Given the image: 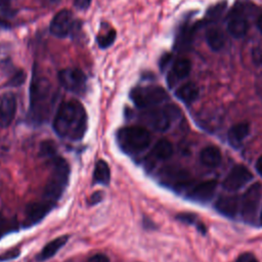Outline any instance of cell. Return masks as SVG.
<instances>
[{"instance_id": "1f68e13d", "label": "cell", "mask_w": 262, "mask_h": 262, "mask_svg": "<svg viewBox=\"0 0 262 262\" xmlns=\"http://www.w3.org/2000/svg\"><path fill=\"white\" fill-rule=\"evenodd\" d=\"M12 228V225L2 216H0V237L9 231Z\"/></svg>"}, {"instance_id": "83f0119b", "label": "cell", "mask_w": 262, "mask_h": 262, "mask_svg": "<svg viewBox=\"0 0 262 262\" xmlns=\"http://www.w3.org/2000/svg\"><path fill=\"white\" fill-rule=\"evenodd\" d=\"M40 152H41V155H42L43 157H45L46 159L52 160L53 158L56 157L55 147H54V144H53L51 141H45V142H43L42 145H41Z\"/></svg>"}, {"instance_id": "74e56055", "label": "cell", "mask_w": 262, "mask_h": 262, "mask_svg": "<svg viewBox=\"0 0 262 262\" xmlns=\"http://www.w3.org/2000/svg\"><path fill=\"white\" fill-rule=\"evenodd\" d=\"M255 168H256L257 172L262 176V156L259 157V159L257 160L256 165H255Z\"/></svg>"}, {"instance_id": "4316f807", "label": "cell", "mask_w": 262, "mask_h": 262, "mask_svg": "<svg viewBox=\"0 0 262 262\" xmlns=\"http://www.w3.org/2000/svg\"><path fill=\"white\" fill-rule=\"evenodd\" d=\"M116 39V31L114 29H110L107 32H104V34H99L96 38L98 46L102 49L110 47Z\"/></svg>"}, {"instance_id": "44dd1931", "label": "cell", "mask_w": 262, "mask_h": 262, "mask_svg": "<svg viewBox=\"0 0 262 262\" xmlns=\"http://www.w3.org/2000/svg\"><path fill=\"white\" fill-rule=\"evenodd\" d=\"M205 38L208 46L214 51L221 50L226 42L224 33L219 28L215 27H212L206 31Z\"/></svg>"}, {"instance_id": "8fae6325", "label": "cell", "mask_w": 262, "mask_h": 262, "mask_svg": "<svg viewBox=\"0 0 262 262\" xmlns=\"http://www.w3.org/2000/svg\"><path fill=\"white\" fill-rule=\"evenodd\" d=\"M73 25L74 20L72 12L68 9H62L58 11L52 18L49 30L53 36L57 38H62L69 35L70 31L73 28Z\"/></svg>"}, {"instance_id": "6da1fadb", "label": "cell", "mask_w": 262, "mask_h": 262, "mask_svg": "<svg viewBox=\"0 0 262 262\" xmlns=\"http://www.w3.org/2000/svg\"><path fill=\"white\" fill-rule=\"evenodd\" d=\"M53 128L62 138L82 139L87 129V114L84 106L77 100L61 103L55 114Z\"/></svg>"}, {"instance_id": "e0dca14e", "label": "cell", "mask_w": 262, "mask_h": 262, "mask_svg": "<svg viewBox=\"0 0 262 262\" xmlns=\"http://www.w3.org/2000/svg\"><path fill=\"white\" fill-rule=\"evenodd\" d=\"M215 209L226 217H235L241 210V198L237 195H222L216 201Z\"/></svg>"}, {"instance_id": "30bf717a", "label": "cell", "mask_w": 262, "mask_h": 262, "mask_svg": "<svg viewBox=\"0 0 262 262\" xmlns=\"http://www.w3.org/2000/svg\"><path fill=\"white\" fill-rule=\"evenodd\" d=\"M253 179L251 171L243 165H235L222 182V186L227 191H236Z\"/></svg>"}, {"instance_id": "f35d334b", "label": "cell", "mask_w": 262, "mask_h": 262, "mask_svg": "<svg viewBox=\"0 0 262 262\" xmlns=\"http://www.w3.org/2000/svg\"><path fill=\"white\" fill-rule=\"evenodd\" d=\"M256 27L257 29L260 31V33H262V14H260L256 20Z\"/></svg>"}, {"instance_id": "7a4b0ae2", "label": "cell", "mask_w": 262, "mask_h": 262, "mask_svg": "<svg viewBox=\"0 0 262 262\" xmlns=\"http://www.w3.org/2000/svg\"><path fill=\"white\" fill-rule=\"evenodd\" d=\"M51 164V172L44 188V198L45 201L53 204L61 196L68 185L70 167L67 161L59 157L53 158Z\"/></svg>"}, {"instance_id": "f1b7e54d", "label": "cell", "mask_w": 262, "mask_h": 262, "mask_svg": "<svg viewBox=\"0 0 262 262\" xmlns=\"http://www.w3.org/2000/svg\"><path fill=\"white\" fill-rule=\"evenodd\" d=\"M225 8V2L223 3H220L216 6H214L207 14V19L210 20V21H215L218 19V17L222 14L223 10Z\"/></svg>"}, {"instance_id": "7402d4cb", "label": "cell", "mask_w": 262, "mask_h": 262, "mask_svg": "<svg viewBox=\"0 0 262 262\" xmlns=\"http://www.w3.org/2000/svg\"><path fill=\"white\" fill-rule=\"evenodd\" d=\"M68 239H69V235H62V236H59V237L54 238L53 241L49 242L39 253V255L37 256V260L44 261V260L51 258L52 256H54L57 253V251L61 247H63L66 245Z\"/></svg>"}, {"instance_id": "cb8c5ba5", "label": "cell", "mask_w": 262, "mask_h": 262, "mask_svg": "<svg viewBox=\"0 0 262 262\" xmlns=\"http://www.w3.org/2000/svg\"><path fill=\"white\" fill-rule=\"evenodd\" d=\"M111 179V172L107 163L103 160H99L95 164L94 172H93V181L95 183H100L103 185H107Z\"/></svg>"}, {"instance_id": "ab89813d", "label": "cell", "mask_w": 262, "mask_h": 262, "mask_svg": "<svg viewBox=\"0 0 262 262\" xmlns=\"http://www.w3.org/2000/svg\"><path fill=\"white\" fill-rule=\"evenodd\" d=\"M49 4H57L60 0H46Z\"/></svg>"}, {"instance_id": "8992f818", "label": "cell", "mask_w": 262, "mask_h": 262, "mask_svg": "<svg viewBox=\"0 0 262 262\" xmlns=\"http://www.w3.org/2000/svg\"><path fill=\"white\" fill-rule=\"evenodd\" d=\"M179 115V110L175 105H168L164 108L149 107L141 114V121L154 130L164 132L169 129L171 121Z\"/></svg>"}, {"instance_id": "603a6c76", "label": "cell", "mask_w": 262, "mask_h": 262, "mask_svg": "<svg viewBox=\"0 0 262 262\" xmlns=\"http://www.w3.org/2000/svg\"><path fill=\"white\" fill-rule=\"evenodd\" d=\"M192 36H193L192 26H190V24L183 25L176 39L175 45L177 50H186L192 42Z\"/></svg>"}, {"instance_id": "836d02e7", "label": "cell", "mask_w": 262, "mask_h": 262, "mask_svg": "<svg viewBox=\"0 0 262 262\" xmlns=\"http://www.w3.org/2000/svg\"><path fill=\"white\" fill-rule=\"evenodd\" d=\"M19 255V251L18 250H10L5 252L4 254H2L0 256V261H6V260H10V259H14Z\"/></svg>"}, {"instance_id": "7c38bea8", "label": "cell", "mask_w": 262, "mask_h": 262, "mask_svg": "<svg viewBox=\"0 0 262 262\" xmlns=\"http://www.w3.org/2000/svg\"><path fill=\"white\" fill-rule=\"evenodd\" d=\"M16 113V97L12 92H6L0 97V127H8Z\"/></svg>"}, {"instance_id": "4fadbf2b", "label": "cell", "mask_w": 262, "mask_h": 262, "mask_svg": "<svg viewBox=\"0 0 262 262\" xmlns=\"http://www.w3.org/2000/svg\"><path fill=\"white\" fill-rule=\"evenodd\" d=\"M52 205V203L45 200L42 202H34L29 204L25 211L24 224L26 226H31L41 221L51 210Z\"/></svg>"}, {"instance_id": "5bb4252c", "label": "cell", "mask_w": 262, "mask_h": 262, "mask_svg": "<svg viewBox=\"0 0 262 262\" xmlns=\"http://www.w3.org/2000/svg\"><path fill=\"white\" fill-rule=\"evenodd\" d=\"M161 178L164 183L171 185L175 189H181L190 182V176L185 170L172 167L163 170Z\"/></svg>"}, {"instance_id": "5b68a950", "label": "cell", "mask_w": 262, "mask_h": 262, "mask_svg": "<svg viewBox=\"0 0 262 262\" xmlns=\"http://www.w3.org/2000/svg\"><path fill=\"white\" fill-rule=\"evenodd\" d=\"M130 97L134 104L140 108L154 107L168 99V94L160 86H139L132 89Z\"/></svg>"}, {"instance_id": "8d00e7d4", "label": "cell", "mask_w": 262, "mask_h": 262, "mask_svg": "<svg viewBox=\"0 0 262 262\" xmlns=\"http://www.w3.org/2000/svg\"><path fill=\"white\" fill-rule=\"evenodd\" d=\"M101 199H102V195H101L100 191H97V192H95V193L91 196V199H90L89 201H90V204L94 205V204H96V203L100 202V201H101Z\"/></svg>"}, {"instance_id": "9c48e42d", "label": "cell", "mask_w": 262, "mask_h": 262, "mask_svg": "<svg viewBox=\"0 0 262 262\" xmlns=\"http://www.w3.org/2000/svg\"><path fill=\"white\" fill-rule=\"evenodd\" d=\"M226 28L229 35L233 38L239 39L247 35L250 25L246 12L241 4H236L230 11Z\"/></svg>"}, {"instance_id": "3957f363", "label": "cell", "mask_w": 262, "mask_h": 262, "mask_svg": "<svg viewBox=\"0 0 262 262\" xmlns=\"http://www.w3.org/2000/svg\"><path fill=\"white\" fill-rule=\"evenodd\" d=\"M118 142L127 154H137L144 150L150 143V133L143 127L129 126L119 130Z\"/></svg>"}, {"instance_id": "ba28073f", "label": "cell", "mask_w": 262, "mask_h": 262, "mask_svg": "<svg viewBox=\"0 0 262 262\" xmlns=\"http://www.w3.org/2000/svg\"><path fill=\"white\" fill-rule=\"evenodd\" d=\"M58 81L64 89L77 94L84 92L86 88V76L80 69L68 68L59 71Z\"/></svg>"}, {"instance_id": "e575fe53", "label": "cell", "mask_w": 262, "mask_h": 262, "mask_svg": "<svg viewBox=\"0 0 262 262\" xmlns=\"http://www.w3.org/2000/svg\"><path fill=\"white\" fill-rule=\"evenodd\" d=\"M87 262H110L108 258L103 255V254H95L93 256H91Z\"/></svg>"}, {"instance_id": "ffe728a7", "label": "cell", "mask_w": 262, "mask_h": 262, "mask_svg": "<svg viewBox=\"0 0 262 262\" xmlns=\"http://www.w3.org/2000/svg\"><path fill=\"white\" fill-rule=\"evenodd\" d=\"M199 87L193 82L184 83L175 92L177 98L185 104H191L199 97Z\"/></svg>"}, {"instance_id": "d4e9b609", "label": "cell", "mask_w": 262, "mask_h": 262, "mask_svg": "<svg viewBox=\"0 0 262 262\" xmlns=\"http://www.w3.org/2000/svg\"><path fill=\"white\" fill-rule=\"evenodd\" d=\"M151 152H152V156L158 160H167L173 154L172 143L169 140L162 138L157 141Z\"/></svg>"}, {"instance_id": "60d3db41", "label": "cell", "mask_w": 262, "mask_h": 262, "mask_svg": "<svg viewBox=\"0 0 262 262\" xmlns=\"http://www.w3.org/2000/svg\"><path fill=\"white\" fill-rule=\"evenodd\" d=\"M260 222L262 224V211H261V215H260Z\"/></svg>"}, {"instance_id": "2e32d148", "label": "cell", "mask_w": 262, "mask_h": 262, "mask_svg": "<svg viewBox=\"0 0 262 262\" xmlns=\"http://www.w3.org/2000/svg\"><path fill=\"white\" fill-rule=\"evenodd\" d=\"M217 181L214 179L203 181L196 184L193 188H191L187 196L195 202L207 203L213 198L215 190L217 188Z\"/></svg>"}, {"instance_id": "d6a6232c", "label": "cell", "mask_w": 262, "mask_h": 262, "mask_svg": "<svg viewBox=\"0 0 262 262\" xmlns=\"http://www.w3.org/2000/svg\"><path fill=\"white\" fill-rule=\"evenodd\" d=\"M236 262H258V260L252 253H244L237 257Z\"/></svg>"}, {"instance_id": "ac0fdd59", "label": "cell", "mask_w": 262, "mask_h": 262, "mask_svg": "<svg viewBox=\"0 0 262 262\" xmlns=\"http://www.w3.org/2000/svg\"><path fill=\"white\" fill-rule=\"evenodd\" d=\"M221 152L217 146L208 145L201 150L200 160L201 163L209 168H215L221 163Z\"/></svg>"}, {"instance_id": "484cf974", "label": "cell", "mask_w": 262, "mask_h": 262, "mask_svg": "<svg viewBox=\"0 0 262 262\" xmlns=\"http://www.w3.org/2000/svg\"><path fill=\"white\" fill-rule=\"evenodd\" d=\"M176 218L185 224H194L200 231H202L203 233L206 232L205 225L198 219V217L195 215H193L191 213H180L176 216Z\"/></svg>"}, {"instance_id": "4dcf8cb0", "label": "cell", "mask_w": 262, "mask_h": 262, "mask_svg": "<svg viewBox=\"0 0 262 262\" xmlns=\"http://www.w3.org/2000/svg\"><path fill=\"white\" fill-rule=\"evenodd\" d=\"M25 78H26L25 73H24V72H18V73H16V74L14 75V77L9 81V82H10L9 85H11V86H18V85H20V84L24 83Z\"/></svg>"}, {"instance_id": "9a60e30c", "label": "cell", "mask_w": 262, "mask_h": 262, "mask_svg": "<svg viewBox=\"0 0 262 262\" xmlns=\"http://www.w3.org/2000/svg\"><path fill=\"white\" fill-rule=\"evenodd\" d=\"M191 71V61L188 58H178L176 59L168 75H167V83L170 88L174 87L179 81L188 77Z\"/></svg>"}, {"instance_id": "f546056e", "label": "cell", "mask_w": 262, "mask_h": 262, "mask_svg": "<svg viewBox=\"0 0 262 262\" xmlns=\"http://www.w3.org/2000/svg\"><path fill=\"white\" fill-rule=\"evenodd\" d=\"M252 60L257 66H262V46H257L252 50Z\"/></svg>"}, {"instance_id": "d590c367", "label": "cell", "mask_w": 262, "mask_h": 262, "mask_svg": "<svg viewBox=\"0 0 262 262\" xmlns=\"http://www.w3.org/2000/svg\"><path fill=\"white\" fill-rule=\"evenodd\" d=\"M92 0H75V6L80 10H85L89 7Z\"/></svg>"}, {"instance_id": "d6986e66", "label": "cell", "mask_w": 262, "mask_h": 262, "mask_svg": "<svg viewBox=\"0 0 262 262\" xmlns=\"http://www.w3.org/2000/svg\"><path fill=\"white\" fill-rule=\"evenodd\" d=\"M250 132V125L246 122L233 125L227 134L228 141L233 147H238Z\"/></svg>"}, {"instance_id": "277c9868", "label": "cell", "mask_w": 262, "mask_h": 262, "mask_svg": "<svg viewBox=\"0 0 262 262\" xmlns=\"http://www.w3.org/2000/svg\"><path fill=\"white\" fill-rule=\"evenodd\" d=\"M49 101V83L44 79L34 81L31 88V114L35 122H41L47 117Z\"/></svg>"}, {"instance_id": "52a82bcc", "label": "cell", "mask_w": 262, "mask_h": 262, "mask_svg": "<svg viewBox=\"0 0 262 262\" xmlns=\"http://www.w3.org/2000/svg\"><path fill=\"white\" fill-rule=\"evenodd\" d=\"M262 195V186L259 182L252 184L241 196V214L248 222H253L258 212Z\"/></svg>"}]
</instances>
